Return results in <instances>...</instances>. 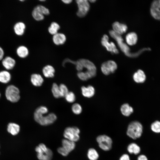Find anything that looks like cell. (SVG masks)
Returning a JSON list of instances; mask_svg holds the SVG:
<instances>
[{"label": "cell", "instance_id": "obj_22", "mask_svg": "<svg viewBox=\"0 0 160 160\" xmlns=\"http://www.w3.org/2000/svg\"><path fill=\"white\" fill-rule=\"evenodd\" d=\"M16 53L18 57L20 58H24L28 55L29 51L27 47L22 45L19 46L17 48Z\"/></svg>", "mask_w": 160, "mask_h": 160}, {"label": "cell", "instance_id": "obj_37", "mask_svg": "<svg viewBox=\"0 0 160 160\" xmlns=\"http://www.w3.org/2000/svg\"><path fill=\"white\" fill-rule=\"evenodd\" d=\"M57 151L59 154L64 156H67L69 153L63 147L58 148L57 149Z\"/></svg>", "mask_w": 160, "mask_h": 160}, {"label": "cell", "instance_id": "obj_12", "mask_svg": "<svg viewBox=\"0 0 160 160\" xmlns=\"http://www.w3.org/2000/svg\"><path fill=\"white\" fill-rule=\"evenodd\" d=\"M109 38L107 35H104L102 38L101 43L102 45L105 47L107 51L112 53L115 54L119 53V51L116 48L113 42H108Z\"/></svg>", "mask_w": 160, "mask_h": 160}, {"label": "cell", "instance_id": "obj_8", "mask_svg": "<svg viewBox=\"0 0 160 160\" xmlns=\"http://www.w3.org/2000/svg\"><path fill=\"white\" fill-rule=\"evenodd\" d=\"M99 147L102 150L107 151L112 148V140L110 137L105 135H101L96 138Z\"/></svg>", "mask_w": 160, "mask_h": 160}, {"label": "cell", "instance_id": "obj_41", "mask_svg": "<svg viewBox=\"0 0 160 160\" xmlns=\"http://www.w3.org/2000/svg\"><path fill=\"white\" fill-rule=\"evenodd\" d=\"M137 160H148L147 156L144 155H139L137 157Z\"/></svg>", "mask_w": 160, "mask_h": 160}, {"label": "cell", "instance_id": "obj_13", "mask_svg": "<svg viewBox=\"0 0 160 160\" xmlns=\"http://www.w3.org/2000/svg\"><path fill=\"white\" fill-rule=\"evenodd\" d=\"M2 64L4 67L7 70L12 69L16 64V61L14 59L10 56L4 57L2 60Z\"/></svg>", "mask_w": 160, "mask_h": 160}, {"label": "cell", "instance_id": "obj_40", "mask_svg": "<svg viewBox=\"0 0 160 160\" xmlns=\"http://www.w3.org/2000/svg\"><path fill=\"white\" fill-rule=\"evenodd\" d=\"M4 51L3 48L0 46V61L2 60L4 58Z\"/></svg>", "mask_w": 160, "mask_h": 160}, {"label": "cell", "instance_id": "obj_10", "mask_svg": "<svg viewBox=\"0 0 160 160\" xmlns=\"http://www.w3.org/2000/svg\"><path fill=\"white\" fill-rule=\"evenodd\" d=\"M117 68L116 63L112 60H108L103 63L101 67L102 73L105 75L114 73Z\"/></svg>", "mask_w": 160, "mask_h": 160}, {"label": "cell", "instance_id": "obj_29", "mask_svg": "<svg viewBox=\"0 0 160 160\" xmlns=\"http://www.w3.org/2000/svg\"><path fill=\"white\" fill-rule=\"evenodd\" d=\"M87 156L89 160H97L99 157L97 152L95 149L92 148L88 150Z\"/></svg>", "mask_w": 160, "mask_h": 160}, {"label": "cell", "instance_id": "obj_7", "mask_svg": "<svg viewBox=\"0 0 160 160\" xmlns=\"http://www.w3.org/2000/svg\"><path fill=\"white\" fill-rule=\"evenodd\" d=\"M81 63L84 68L86 69L83 71L91 78L95 77L97 74V69L95 64L89 60L85 59L78 60Z\"/></svg>", "mask_w": 160, "mask_h": 160}, {"label": "cell", "instance_id": "obj_20", "mask_svg": "<svg viewBox=\"0 0 160 160\" xmlns=\"http://www.w3.org/2000/svg\"><path fill=\"white\" fill-rule=\"evenodd\" d=\"M42 71L43 75L46 78H52L55 76V69L50 65L44 66L42 69Z\"/></svg>", "mask_w": 160, "mask_h": 160}, {"label": "cell", "instance_id": "obj_5", "mask_svg": "<svg viewBox=\"0 0 160 160\" xmlns=\"http://www.w3.org/2000/svg\"><path fill=\"white\" fill-rule=\"evenodd\" d=\"M20 91L16 86L10 85L8 86L5 91V94L7 99L12 103H16L20 99Z\"/></svg>", "mask_w": 160, "mask_h": 160}, {"label": "cell", "instance_id": "obj_24", "mask_svg": "<svg viewBox=\"0 0 160 160\" xmlns=\"http://www.w3.org/2000/svg\"><path fill=\"white\" fill-rule=\"evenodd\" d=\"M137 34L134 32L129 33L126 36V42L127 44L130 45L135 44L137 42Z\"/></svg>", "mask_w": 160, "mask_h": 160}, {"label": "cell", "instance_id": "obj_28", "mask_svg": "<svg viewBox=\"0 0 160 160\" xmlns=\"http://www.w3.org/2000/svg\"><path fill=\"white\" fill-rule=\"evenodd\" d=\"M60 28V26L57 23L53 22L51 23L48 30L49 33L53 36L58 33V31Z\"/></svg>", "mask_w": 160, "mask_h": 160}, {"label": "cell", "instance_id": "obj_17", "mask_svg": "<svg viewBox=\"0 0 160 160\" xmlns=\"http://www.w3.org/2000/svg\"><path fill=\"white\" fill-rule=\"evenodd\" d=\"M66 40L65 35L62 33H57L53 35L52 41L54 43L57 45H62L64 44Z\"/></svg>", "mask_w": 160, "mask_h": 160}, {"label": "cell", "instance_id": "obj_23", "mask_svg": "<svg viewBox=\"0 0 160 160\" xmlns=\"http://www.w3.org/2000/svg\"><path fill=\"white\" fill-rule=\"evenodd\" d=\"M20 129L19 125L15 123H10L7 125L8 132L13 135H17L20 132Z\"/></svg>", "mask_w": 160, "mask_h": 160}, {"label": "cell", "instance_id": "obj_2", "mask_svg": "<svg viewBox=\"0 0 160 160\" xmlns=\"http://www.w3.org/2000/svg\"><path fill=\"white\" fill-rule=\"evenodd\" d=\"M143 132V127L141 124L137 121H132L129 124L127 134L133 139L140 138Z\"/></svg>", "mask_w": 160, "mask_h": 160}, {"label": "cell", "instance_id": "obj_1", "mask_svg": "<svg viewBox=\"0 0 160 160\" xmlns=\"http://www.w3.org/2000/svg\"><path fill=\"white\" fill-rule=\"evenodd\" d=\"M109 33L111 36L117 41L121 49L128 57H137L144 51L151 50L150 48H144L140 49L137 52L131 53L129 51L130 49L129 47L123 42V40L121 35L116 33L113 30L110 31Z\"/></svg>", "mask_w": 160, "mask_h": 160}, {"label": "cell", "instance_id": "obj_15", "mask_svg": "<svg viewBox=\"0 0 160 160\" xmlns=\"http://www.w3.org/2000/svg\"><path fill=\"white\" fill-rule=\"evenodd\" d=\"M82 95L85 97L90 98L92 97L95 93L94 87L91 85L87 87L82 86L81 88Z\"/></svg>", "mask_w": 160, "mask_h": 160}, {"label": "cell", "instance_id": "obj_14", "mask_svg": "<svg viewBox=\"0 0 160 160\" xmlns=\"http://www.w3.org/2000/svg\"><path fill=\"white\" fill-rule=\"evenodd\" d=\"M26 27V25L24 23L21 21H19L15 24L13 29L16 35L20 36L24 34Z\"/></svg>", "mask_w": 160, "mask_h": 160}, {"label": "cell", "instance_id": "obj_32", "mask_svg": "<svg viewBox=\"0 0 160 160\" xmlns=\"http://www.w3.org/2000/svg\"><path fill=\"white\" fill-rule=\"evenodd\" d=\"M151 129L153 132L159 133H160V121H156L152 123L151 125Z\"/></svg>", "mask_w": 160, "mask_h": 160}, {"label": "cell", "instance_id": "obj_21", "mask_svg": "<svg viewBox=\"0 0 160 160\" xmlns=\"http://www.w3.org/2000/svg\"><path fill=\"white\" fill-rule=\"evenodd\" d=\"M62 147L69 153L73 150L75 148V142L66 139H63L62 141Z\"/></svg>", "mask_w": 160, "mask_h": 160}, {"label": "cell", "instance_id": "obj_26", "mask_svg": "<svg viewBox=\"0 0 160 160\" xmlns=\"http://www.w3.org/2000/svg\"><path fill=\"white\" fill-rule=\"evenodd\" d=\"M127 150L130 154L137 155L140 152L141 149L137 144L132 143L129 145L127 147Z\"/></svg>", "mask_w": 160, "mask_h": 160}, {"label": "cell", "instance_id": "obj_9", "mask_svg": "<svg viewBox=\"0 0 160 160\" xmlns=\"http://www.w3.org/2000/svg\"><path fill=\"white\" fill-rule=\"evenodd\" d=\"M76 1L78 8L77 15L80 17H85L89 9V2L87 0H77Z\"/></svg>", "mask_w": 160, "mask_h": 160}, {"label": "cell", "instance_id": "obj_42", "mask_svg": "<svg viewBox=\"0 0 160 160\" xmlns=\"http://www.w3.org/2000/svg\"><path fill=\"white\" fill-rule=\"evenodd\" d=\"M62 1L65 4H69L71 3L72 0H63Z\"/></svg>", "mask_w": 160, "mask_h": 160}, {"label": "cell", "instance_id": "obj_18", "mask_svg": "<svg viewBox=\"0 0 160 160\" xmlns=\"http://www.w3.org/2000/svg\"><path fill=\"white\" fill-rule=\"evenodd\" d=\"M133 79L136 83H143L145 80L146 76L143 71L139 69L133 74Z\"/></svg>", "mask_w": 160, "mask_h": 160}, {"label": "cell", "instance_id": "obj_39", "mask_svg": "<svg viewBox=\"0 0 160 160\" xmlns=\"http://www.w3.org/2000/svg\"><path fill=\"white\" fill-rule=\"evenodd\" d=\"M119 160H130V159L128 154H124L120 157Z\"/></svg>", "mask_w": 160, "mask_h": 160}, {"label": "cell", "instance_id": "obj_36", "mask_svg": "<svg viewBox=\"0 0 160 160\" xmlns=\"http://www.w3.org/2000/svg\"><path fill=\"white\" fill-rule=\"evenodd\" d=\"M59 87L62 97H64L69 92L67 86L64 84H61L59 85Z\"/></svg>", "mask_w": 160, "mask_h": 160}, {"label": "cell", "instance_id": "obj_27", "mask_svg": "<svg viewBox=\"0 0 160 160\" xmlns=\"http://www.w3.org/2000/svg\"><path fill=\"white\" fill-rule=\"evenodd\" d=\"M11 75L10 73L7 71L0 72V82L4 84L7 83L10 80Z\"/></svg>", "mask_w": 160, "mask_h": 160}, {"label": "cell", "instance_id": "obj_35", "mask_svg": "<svg viewBox=\"0 0 160 160\" xmlns=\"http://www.w3.org/2000/svg\"><path fill=\"white\" fill-rule=\"evenodd\" d=\"M35 7L44 16L48 15L50 13L49 9L44 6L39 5Z\"/></svg>", "mask_w": 160, "mask_h": 160}, {"label": "cell", "instance_id": "obj_3", "mask_svg": "<svg viewBox=\"0 0 160 160\" xmlns=\"http://www.w3.org/2000/svg\"><path fill=\"white\" fill-rule=\"evenodd\" d=\"M45 114L35 111L34 118L37 123L42 126H47L52 124L56 120L57 117L54 113H51L47 115Z\"/></svg>", "mask_w": 160, "mask_h": 160}, {"label": "cell", "instance_id": "obj_33", "mask_svg": "<svg viewBox=\"0 0 160 160\" xmlns=\"http://www.w3.org/2000/svg\"><path fill=\"white\" fill-rule=\"evenodd\" d=\"M73 112L76 115L80 114L82 111V108L80 104L78 103L73 104L71 107Z\"/></svg>", "mask_w": 160, "mask_h": 160}, {"label": "cell", "instance_id": "obj_6", "mask_svg": "<svg viewBox=\"0 0 160 160\" xmlns=\"http://www.w3.org/2000/svg\"><path fill=\"white\" fill-rule=\"evenodd\" d=\"M80 130L76 127H68L65 129L63 136L65 138L76 142L80 138Z\"/></svg>", "mask_w": 160, "mask_h": 160}, {"label": "cell", "instance_id": "obj_44", "mask_svg": "<svg viewBox=\"0 0 160 160\" xmlns=\"http://www.w3.org/2000/svg\"><path fill=\"white\" fill-rule=\"evenodd\" d=\"M39 1H45L44 0H39Z\"/></svg>", "mask_w": 160, "mask_h": 160}, {"label": "cell", "instance_id": "obj_11", "mask_svg": "<svg viewBox=\"0 0 160 160\" xmlns=\"http://www.w3.org/2000/svg\"><path fill=\"white\" fill-rule=\"evenodd\" d=\"M160 0L153 1L151 3L150 12L151 16L155 19L160 20Z\"/></svg>", "mask_w": 160, "mask_h": 160}, {"label": "cell", "instance_id": "obj_25", "mask_svg": "<svg viewBox=\"0 0 160 160\" xmlns=\"http://www.w3.org/2000/svg\"><path fill=\"white\" fill-rule=\"evenodd\" d=\"M120 111L122 114L126 116H129L133 112V109L129 104L125 103L121 106Z\"/></svg>", "mask_w": 160, "mask_h": 160}, {"label": "cell", "instance_id": "obj_34", "mask_svg": "<svg viewBox=\"0 0 160 160\" xmlns=\"http://www.w3.org/2000/svg\"><path fill=\"white\" fill-rule=\"evenodd\" d=\"M64 97L66 100L69 103L74 102L76 99V96L72 92H69Z\"/></svg>", "mask_w": 160, "mask_h": 160}, {"label": "cell", "instance_id": "obj_43", "mask_svg": "<svg viewBox=\"0 0 160 160\" xmlns=\"http://www.w3.org/2000/svg\"><path fill=\"white\" fill-rule=\"evenodd\" d=\"M90 2H94L95 1V0H89V1Z\"/></svg>", "mask_w": 160, "mask_h": 160}, {"label": "cell", "instance_id": "obj_16", "mask_svg": "<svg viewBox=\"0 0 160 160\" xmlns=\"http://www.w3.org/2000/svg\"><path fill=\"white\" fill-rule=\"evenodd\" d=\"M113 31L116 33L121 35L125 33L127 29V25L118 22H115L112 24Z\"/></svg>", "mask_w": 160, "mask_h": 160}, {"label": "cell", "instance_id": "obj_31", "mask_svg": "<svg viewBox=\"0 0 160 160\" xmlns=\"http://www.w3.org/2000/svg\"><path fill=\"white\" fill-rule=\"evenodd\" d=\"M32 15L33 19L37 21L42 20L44 18V15L35 7L32 11Z\"/></svg>", "mask_w": 160, "mask_h": 160}, {"label": "cell", "instance_id": "obj_45", "mask_svg": "<svg viewBox=\"0 0 160 160\" xmlns=\"http://www.w3.org/2000/svg\"><path fill=\"white\" fill-rule=\"evenodd\" d=\"M0 96H1V94L0 93Z\"/></svg>", "mask_w": 160, "mask_h": 160}, {"label": "cell", "instance_id": "obj_30", "mask_svg": "<svg viewBox=\"0 0 160 160\" xmlns=\"http://www.w3.org/2000/svg\"><path fill=\"white\" fill-rule=\"evenodd\" d=\"M51 91L52 95L55 98H58L62 97L59 86L56 83H54L53 84Z\"/></svg>", "mask_w": 160, "mask_h": 160}, {"label": "cell", "instance_id": "obj_4", "mask_svg": "<svg viewBox=\"0 0 160 160\" xmlns=\"http://www.w3.org/2000/svg\"><path fill=\"white\" fill-rule=\"evenodd\" d=\"M37 156L39 160H51L53 156L52 150L43 143L40 144L35 148Z\"/></svg>", "mask_w": 160, "mask_h": 160}, {"label": "cell", "instance_id": "obj_38", "mask_svg": "<svg viewBox=\"0 0 160 160\" xmlns=\"http://www.w3.org/2000/svg\"><path fill=\"white\" fill-rule=\"evenodd\" d=\"M67 63H71L75 65L76 63V61L72 60L69 58H66L64 60L62 63L63 66V67H65V64Z\"/></svg>", "mask_w": 160, "mask_h": 160}, {"label": "cell", "instance_id": "obj_19", "mask_svg": "<svg viewBox=\"0 0 160 160\" xmlns=\"http://www.w3.org/2000/svg\"><path fill=\"white\" fill-rule=\"evenodd\" d=\"M31 81L32 84L36 87H40L43 84L44 80L41 75L33 73L31 77Z\"/></svg>", "mask_w": 160, "mask_h": 160}]
</instances>
